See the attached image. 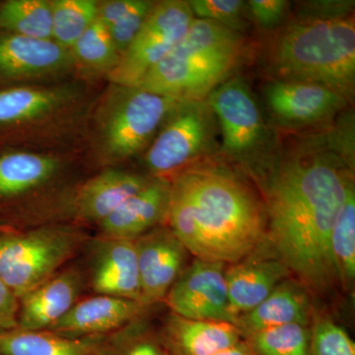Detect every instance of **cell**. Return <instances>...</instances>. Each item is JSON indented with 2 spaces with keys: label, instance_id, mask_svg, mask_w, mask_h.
Segmentation results:
<instances>
[{
  "label": "cell",
  "instance_id": "25",
  "mask_svg": "<svg viewBox=\"0 0 355 355\" xmlns=\"http://www.w3.org/2000/svg\"><path fill=\"white\" fill-rule=\"evenodd\" d=\"M69 51L76 64V78L95 85L101 79L108 80L121 58L108 30L98 19Z\"/></svg>",
  "mask_w": 355,
  "mask_h": 355
},
{
  "label": "cell",
  "instance_id": "24",
  "mask_svg": "<svg viewBox=\"0 0 355 355\" xmlns=\"http://www.w3.org/2000/svg\"><path fill=\"white\" fill-rule=\"evenodd\" d=\"M106 336L73 338L15 329L0 333V355H105Z\"/></svg>",
  "mask_w": 355,
  "mask_h": 355
},
{
  "label": "cell",
  "instance_id": "15",
  "mask_svg": "<svg viewBox=\"0 0 355 355\" xmlns=\"http://www.w3.org/2000/svg\"><path fill=\"white\" fill-rule=\"evenodd\" d=\"M141 291V303L165 300L168 291L184 270L186 248L167 224L135 240Z\"/></svg>",
  "mask_w": 355,
  "mask_h": 355
},
{
  "label": "cell",
  "instance_id": "31",
  "mask_svg": "<svg viewBox=\"0 0 355 355\" xmlns=\"http://www.w3.org/2000/svg\"><path fill=\"white\" fill-rule=\"evenodd\" d=\"M125 329L106 336L105 355H170L155 336Z\"/></svg>",
  "mask_w": 355,
  "mask_h": 355
},
{
  "label": "cell",
  "instance_id": "19",
  "mask_svg": "<svg viewBox=\"0 0 355 355\" xmlns=\"http://www.w3.org/2000/svg\"><path fill=\"white\" fill-rule=\"evenodd\" d=\"M90 284L96 294L141 302L135 241L100 236L93 246Z\"/></svg>",
  "mask_w": 355,
  "mask_h": 355
},
{
  "label": "cell",
  "instance_id": "23",
  "mask_svg": "<svg viewBox=\"0 0 355 355\" xmlns=\"http://www.w3.org/2000/svg\"><path fill=\"white\" fill-rule=\"evenodd\" d=\"M310 303L302 287L295 282L284 280L257 307L238 318L236 326L243 338L288 324L307 326Z\"/></svg>",
  "mask_w": 355,
  "mask_h": 355
},
{
  "label": "cell",
  "instance_id": "30",
  "mask_svg": "<svg viewBox=\"0 0 355 355\" xmlns=\"http://www.w3.org/2000/svg\"><path fill=\"white\" fill-rule=\"evenodd\" d=\"M195 18L212 21L246 35L250 29L247 2L243 0H189Z\"/></svg>",
  "mask_w": 355,
  "mask_h": 355
},
{
  "label": "cell",
  "instance_id": "4",
  "mask_svg": "<svg viewBox=\"0 0 355 355\" xmlns=\"http://www.w3.org/2000/svg\"><path fill=\"white\" fill-rule=\"evenodd\" d=\"M266 62L270 78L321 84L352 104L355 93L354 14L334 17L295 14L273 35Z\"/></svg>",
  "mask_w": 355,
  "mask_h": 355
},
{
  "label": "cell",
  "instance_id": "28",
  "mask_svg": "<svg viewBox=\"0 0 355 355\" xmlns=\"http://www.w3.org/2000/svg\"><path fill=\"white\" fill-rule=\"evenodd\" d=\"M53 41L65 49L97 20L98 0H51Z\"/></svg>",
  "mask_w": 355,
  "mask_h": 355
},
{
  "label": "cell",
  "instance_id": "18",
  "mask_svg": "<svg viewBox=\"0 0 355 355\" xmlns=\"http://www.w3.org/2000/svg\"><path fill=\"white\" fill-rule=\"evenodd\" d=\"M171 198V181L151 178L141 190L121 203L98 224L100 236L137 240L148 231L167 224Z\"/></svg>",
  "mask_w": 355,
  "mask_h": 355
},
{
  "label": "cell",
  "instance_id": "1",
  "mask_svg": "<svg viewBox=\"0 0 355 355\" xmlns=\"http://www.w3.org/2000/svg\"><path fill=\"white\" fill-rule=\"evenodd\" d=\"M320 133L280 144L251 173L265 197L266 225L284 266L307 286L336 282L330 240L347 187L354 181V116Z\"/></svg>",
  "mask_w": 355,
  "mask_h": 355
},
{
  "label": "cell",
  "instance_id": "26",
  "mask_svg": "<svg viewBox=\"0 0 355 355\" xmlns=\"http://www.w3.org/2000/svg\"><path fill=\"white\" fill-rule=\"evenodd\" d=\"M331 254L336 280L349 286L355 277V187H347L345 202L331 230Z\"/></svg>",
  "mask_w": 355,
  "mask_h": 355
},
{
  "label": "cell",
  "instance_id": "12",
  "mask_svg": "<svg viewBox=\"0 0 355 355\" xmlns=\"http://www.w3.org/2000/svg\"><path fill=\"white\" fill-rule=\"evenodd\" d=\"M261 96L272 125L286 132L326 127L350 105L333 89L305 81L270 78Z\"/></svg>",
  "mask_w": 355,
  "mask_h": 355
},
{
  "label": "cell",
  "instance_id": "27",
  "mask_svg": "<svg viewBox=\"0 0 355 355\" xmlns=\"http://www.w3.org/2000/svg\"><path fill=\"white\" fill-rule=\"evenodd\" d=\"M0 28L28 38L53 40L51 0L0 1Z\"/></svg>",
  "mask_w": 355,
  "mask_h": 355
},
{
  "label": "cell",
  "instance_id": "33",
  "mask_svg": "<svg viewBox=\"0 0 355 355\" xmlns=\"http://www.w3.org/2000/svg\"><path fill=\"white\" fill-rule=\"evenodd\" d=\"M155 3L154 0H137V3L130 12L107 28L114 48L121 57L141 29Z\"/></svg>",
  "mask_w": 355,
  "mask_h": 355
},
{
  "label": "cell",
  "instance_id": "6",
  "mask_svg": "<svg viewBox=\"0 0 355 355\" xmlns=\"http://www.w3.org/2000/svg\"><path fill=\"white\" fill-rule=\"evenodd\" d=\"M178 102L139 86L108 83L89 116L83 155L101 170L140 157Z\"/></svg>",
  "mask_w": 355,
  "mask_h": 355
},
{
  "label": "cell",
  "instance_id": "10",
  "mask_svg": "<svg viewBox=\"0 0 355 355\" xmlns=\"http://www.w3.org/2000/svg\"><path fill=\"white\" fill-rule=\"evenodd\" d=\"M195 19L188 1L161 0L121 57L107 83L137 86L149 70L164 60Z\"/></svg>",
  "mask_w": 355,
  "mask_h": 355
},
{
  "label": "cell",
  "instance_id": "20",
  "mask_svg": "<svg viewBox=\"0 0 355 355\" xmlns=\"http://www.w3.org/2000/svg\"><path fill=\"white\" fill-rule=\"evenodd\" d=\"M83 284L80 270L69 268L28 292L19 299L17 329L49 330L76 305Z\"/></svg>",
  "mask_w": 355,
  "mask_h": 355
},
{
  "label": "cell",
  "instance_id": "35",
  "mask_svg": "<svg viewBox=\"0 0 355 355\" xmlns=\"http://www.w3.org/2000/svg\"><path fill=\"white\" fill-rule=\"evenodd\" d=\"M18 313L19 299L0 277V333L17 329Z\"/></svg>",
  "mask_w": 355,
  "mask_h": 355
},
{
  "label": "cell",
  "instance_id": "13",
  "mask_svg": "<svg viewBox=\"0 0 355 355\" xmlns=\"http://www.w3.org/2000/svg\"><path fill=\"white\" fill-rule=\"evenodd\" d=\"M225 263L195 261L182 272L166 295L173 314L191 320L228 322L236 324L229 302Z\"/></svg>",
  "mask_w": 355,
  "mask_h": 355
},
{
  "label": "cell",
  "instance_id": "14",
  "mask_svg": "<svg viewBox=\"0 0 355 355\" xmlns=\"http://www.w3.org/2000/svg\"><path fill=\"white\" fill-rule=\"evenodd\" d=\"M83 153L0 150V202L22 200L58 183Z\"/></svg>",
  "mask_w": 355,
  "mask_h": 355
},
{
  "label": "cell",
  "instance_id": "16",
  "mask_svg": "<svg viewBox=\"0 0 355 355\" xmlns=\"http://www.w3.org/2000/svg\"><path fill=\"white\" fill-rule=\"evenodd\" d=\"M151 178L121 167L102 169L74 189L69 203L72 216L79 222L98 225L146 187Z\"/></svg>",
  "mask_w": 355,
  "mask_h": 355
},
{
  "label": "cell",
  "instance_id": "32",
  "mask_svg": "<svg viewBox=\"0 0 355 355\" xmlns=\"http://www.w3.org/2000/svg\"><path fill=\"white\" fill-rule=\"evenodd\" d=\"M310 331L311 355H355L354 340L334 322L322 320Z\"/></svg>",
  "mask_w": 355,
  "mask_h": 355
},
{
  "label": "cell",
  "instance_id": "3",
  "mask_svg": "<svg viewBox=\"0 0 355 355\" xmlns=\"http://www.w3.org/2000/svg\"><path fill=\"white\" fill-rule=\"evenodd\" d=\"M79 78L0 90V146L83 153L98 90Z\"/></svg>",
  "mask_w": 355,
  "mask_h": 355
},
{
  "label": "cell",
  "instance_id": "29",
  "mask_svg": "<svg viewBox=\"0 0 355 355\" xmlns=\"http://www.w3.org/2000/svg\"><path fill=\"white\" fill-rule=\"evenodd\" d=\"M254 355H311V331L305 324H288L245 338Z\"/></svg>",
  "mask_w": 355,
  "mask_h": 355
},
{
  "label": "cell",
  "instance_id": "7",
  "mask_svg": "<svg viewBox=\"0 0 355 355\" xmlns=\"http://www.w3.org/2000/svg\"><path fill=\"white\" fill-rule=\"evenodd\" d=\"M207 101L219 128L218 158L252 173L270 157L279 137L266 123L253 90L239 76L210 93Z\"/></svg>",
  "mask_w": 355,
  "mask_h": 355
},
{
  "label": "cell",
  "instance_id": "36",
  "mask_svg": "<svg viewBox=\"0 0 355 355\" xmlns=\"http://www.w3.org/2000/svg\"><path fill=\"white\" fill-rule=\"evenodd\" d=\"M212 355H254V354L245 340H242L232 347L219 350Z\"/></svg>",
  "mask_w": 355,
  "mask_h": 355
},
{
  "label": "cell",
  "instance_id": "2",
  "mask_svg": "<svg viewBox=\"0 0 355 355\" xmlns=\"http://www.w3.org/2000/svg\"><path fill=\"white\" fill-rule=\"evenodd\" d=\"M167 225L198 260L236 263L263 239L265 207L241 177L218 157L170 178Z\"/></svg>",
  "mask_w": 355,
  "mask_h": 355
},
{
  "label": "cell",
  "instance_id": "17",
  "mask_svg": "<svg viewBox=\"0 0 355 355\" xmlns=\"http://www.w3.org/2000/svg\"><path fill=\"white\" fill-rule=\"evenodd\" d=\"M139 301L96 294L76 305L49 331L73 338H98L127 328L146 311Z\"/></svg>",
  "mask_w": 355,
  "mask_h": 355
},
{
  "label": "cell",
  "instance_id": "11",
  "mask_svg": "<svg viewBox=\"0 0 355 355\" xmlns=\"http://www.w3.org/2000/svg\"><path fill=\"white\" fill-rule=\"evenodd\" d=\"M76 78L69 49L53 40L28 38L0 28V90Z\"/></svg>",
  "mask_w": 355,
  "mask_h": 355
},
{
  "label": "cell",
  "instance_id": "37",
  "mask_svg": "<svg viewBox=\"0 0 355 355\" xmlns=\"http://www.w3.org/2000/svg\"><path fill=\"white\" fill-rule=\"evenodd\" d=\"M15 230L13 226L8 225V224L0 223V234L3 233L11 232V231Z\"/></svg>",
  "mask_w": 355,
  "mask_h": 355
},
{
  "label": "cell",
  "instance_id": "34",
  "mask_svg": "<svg viewBox=\"0 0 355 355\" xmlns=\"http://www.w3.org/2000/svg\"><path fill=\"white\" fill-rule=\"evenodd\" d=\"M247 12L261 29L273 31L287 21L291 3L286 0H249Z\"/></svg>",
  "mask_w": 355,
  "mask_h": 355
},
{
  "label": "cell",
  "instance_id": "21",
  "mask_svg": "<svg viewBox=\"0 0 355 355\" xmlns=\"http://www.w3.org/2000/svg\"><path fill=\"white\" fill-rule=\"evenodd\" d=\"M288 268L280 260L252 258L226 270L229 302L238 320L257 307L284 282ZM237 323V322H236Z\"/></svg>",
  "mask_w": 355,
  "mask_h": 355
},
{
  "label": "cell",
  "instance_id": "8",
  "mask_svg": "<svg viewBox=\"0 0 355 355\" xmlns=\"http://www.w3.org/2000/svg\"><path fill=\"white\" fill-rule=\"evenodd\" d=\"M87 239L80 228L58 223L0 234V277L20 299L57 275Z\"/></svg>",
  "mask_w": 355,
  "mask_h": 355
},
{
  "label": "cell",
  "instance_id": "5",
  "mask_svg": "<svg viewBox=\"0 0 355 355\" xmlns=\"http://www.w3.org/2000/svg\"><path fill=\"white\" fill-rule=\"evenodd\" d=\"M250 53L246 35L195 18L174 50L137 86L179 101L207 100L219 85L238 76Z\"/></svg>",
  "mask_w": 355,
  "mask_h": 355
},
{
  "label": "cell",
  "instance_id": "9",
  "mask_svg": "<svg viewBox=\"0 0 355 355\" xmlns=\"http://www.w3.org/2000/svg\"><path fill=\"white\" fill-rule=\"evenodd\" d=\"M219 146L218 123L209 103L186 100L177 103L140 159L149 177L170 179L218 157Z\"/></svg>",
  "mask_w": 355,
  "mask_h": 355
},
{
  "label": "cell",
  "instance_id": "22",
  "mask_svg": "<svg viewBox=\"0 0 355 355\" xmlns=\"http://www.w3.org/2000/svg\"><path fill=\"white\" fill-rule=\"evenodd\" d=\"M243 340L236 324L222 321L191 320L173 314L160 338L170 355H212Z\"/></svg>",
  "mask_w": 355,
  "mask_h": 355
}]
</instances>
